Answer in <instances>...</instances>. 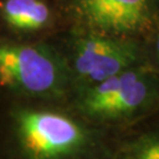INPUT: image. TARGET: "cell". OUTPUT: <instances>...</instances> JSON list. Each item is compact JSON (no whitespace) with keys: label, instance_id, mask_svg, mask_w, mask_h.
Masks as SVG:
<instances>
[{"label":"cell","instance_id":"obj_1","mask_svg":"<svg viewBox=\"0 0 159 159\" xmlns=\"http://www.w3.org/2000/svg\"><path fill=\"white\" fill-rule=\"evenodd\" d=\"M159 102V77L152 67L138 65L90 86L80 107L92 118L110 121H134Z\"/></svg>","mask_w":159,"mask_h":159},{"label":"cell","instance_id":"obj_2","mask_svg":"<svg viewBox=\"0 0 159 159\" xmlns=\"http://www.w3.org/2000/svg\"><path fill=\"white\" fill-rule=\"evenodd\" d=\"M19 130L26 148L35 159H65L87 146L89 134L75 120L50 111L25 112Z\"/></svg>","mask_w":159,"mask_h":159},{"label":"cell","instance_id":"obj_3","mask_svg":"<svg viewBox=\"0 0 159 159\" xmlns=\"http://www.w3.org/2000/svg\"><path fill=\"white\" fill-rule=\"evenodd\" d=\"M64 83L61 64L46 50L0 45V84L32 93H50Z\"/></svg>","mask_w":159,"mask_h":159},{"label":"cell","instance_id":"obj_4","mask_svg":"<svg viewBox=\"0 0 159 159\" xmlns=\"http://www.w3.org/2000/svg\"><path fill=\"white\" fill-rule=\"evenodd\" d=\"M140 60L142 50L133 39L93 34L77 43L73 66L80 79L93 86L140 65Z\"/></svg>","mask_w":159,"mask_h":159},{"label":"cell","instance_id":"obj_5","mask_svg":"<svg viewBox=\"0 0 159 159\" xmlns=\"http://www.w3.org/2000/svg\"><path fill=\"white\" fill-rule=\"evenodd\" d=\"M81 19L97 34L131 39L152 30V0H75Z\"/></svg>","mask_w":159,"mask_h":159},{"label":"cell","instance_id":"obj_6","mask_svg":"<svg viewBox=\"0 0 159 159\" xmlns=\"http://www.w3.org/2000/svg\"><path fill=\"white\" fill-rule=\"evenodd\" d=\"M1 14L10 26L23 31L40 30L51 20V11L41 0H5Z\"/></svg>","mask_w":159,"mask_h":159},{"label":"cell","instance_id":"obj_7","mask_svg":"<svg viewBox=\"0 0 159 159\" xmlns=\"http://www.w3.org/2000/svg\"><path fill=\"white\" fill-rule=\"evenodd\" d=\"M117 159H159V129L144 131L124 140Z\"/></svg>","mask_w":159,"mask_h":159},{"label":"cell","instance_id":"obj_8","mask_svg":"<svg viewBox=\"0 0 159 159\" xmlns=\"http://www.w3.org/2000/svg\"><path fill=\"white\" fill-rule=\"evenodd\" d=\"M156 56H157V59L159 60V34L157 37V41H156Z\"/></svg>","mask_w":159,"mask_h":159},{"label":"cell","instance_id":"obj_9","mask_svg":"<svg viewBox=\"0 0 159 159\" xmlns=\"http://www.w3.org/2000/svg\"><path fill=\"white\" fill-rule=\"evenodd\" d=\"M156 1H157V2H158V4H159V0H156Z\"/></svg>","mask_w":159,"mask_h":159}]
</instances>
